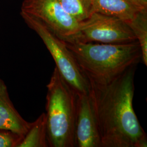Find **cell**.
Masks as SVG:
<instances>
[{
    "label": "cell",
    "mask_w": 147,
    "mask_h": 147,
    "mask_svg": "<svg viewBox=\"0 0 147 147\" xmlns=\"http://www.w3.org/2000/svg\"><path fill=\"white\" fill-rule=\"evenodd\" d=\"M137 66L106 84L89 82V95L101 147H147V134L133 108Z\"/></svg>",
    "instance_id": "6da1fadb"
},
{
    "label": "cell",
    "mask_w": 147,
    "mask_h": 147,
    "mask_svg": "<svg viewBox=\"0 0 147 147\" xmlns=\"http://www.w3.org/2000/svg\"><path fill=\"white\" fill-rule=\"evenodd\" d=\"M88 81L104 85L142 62L137 40L122 44L65 42Z\"/></svg>",
    "instance_id": "7a4b0ae2"
},
{
    "label": "cell",
    "mask_w": 147,
    "mask_h": 147,
    "mask_svg": "<svg viewBox=\"0 0 147 147\" xmlns=\"http://www.w3.org/2000/svg\"><path fill=\"white\" fill-rule=\"evenodd\" d=\"M47 88L45 114L49 147H75L77 94L56 67Z\"/></svg>",
    "instance_id": "3957f363"
},
{
    "label": "cell",
    "mask_w": 147,
    "mask_h": 147,
    "mask_svg": "<svg viewBox=\"0 0 147 147\" xmlns=\"http://www.w3.org/2000/svg\"><path fill=\"white\" fill-rule=\"evenodd\" d=\"M20 15L28 27L42 39L56 63V68L68 84L77 94H88L89 82L65 41L36 18L21 11Z\"/></svg>",
    "instance_id": "277c9868"
},
{
    "label": "cell",
    "mask_w": 147,
    "mask_h": 147,
    "mask_svg": "<svg viewBox=\"0 0 147 147\" xmlns=\"http://www.w3.org/2000/svg\"><path fill=\"white\" fill-rule=\"evenodd\" d=\"M76 40L83 42L122 44L137 39L126 21L94 12L88 19L79 22V34Z\"/></svg>",
    "instance_id": "5b68a950"
},
{
    "label": "cell",
    "mask_w": 147,
    "mask_h": 147,
    "mask_svg": "<svg viewBox=\"0 0 147 147\" xmlns=\"http://www.w3.org/2000/svg\"><path fill=\"white\" fill-rule=\"evenodd\" d=\"M21 11L40 20L65 42L78 39L79 22L64 10L58 0H23Z\"/></svg>",
    "instance_id": "8992f818"
},
{
    "label": "cell",
    "mask_w": 147,
    "mask_h": 147,
    "mask_svg": "<svg viewBox=\"0 0 147 147\" xmlns=\"http://www.w3.org/2000/svg\"><path fill=\"white\" fill-rule=\"evenodd\" d=\"M75 147H101L89 95L77 94L75 129Z\"/></svg>",
    "instance_id": "52a82bcc"
},
{
    "label": "cell",
    "mask_w": 147,
    "mask_h": 147,
    "mask_svg": "<svg viewBox=\"0 0 147 147\" xmlns=\"http://www.w3.org/2000/svg\"><path fill=\"white\" fill-rule=\"evenodd\" d=\"M31 125L16 110L5 82L0 79V129L14 132L24 137Z\"/></svg>",
    "instance_id": "ba28073f"
},
{
    "label": "cell",
    "mask_w": 147,
    "mask_h": 147,
    "mask_svg": "<svg viewBox=\"0 0 147 147\" xmlns=\"http://www.w3.org/2000/svg\"><path fill=\"white\" fill-rule=\"evenodd\" d=\"M92 5L94 12L125 21L132 19L141 11L130 0H92Z\"/></svg>",
    "instance_id": "9c48e42d"
},
{
    "label": "cell",
    "mask_w": 147,
    "mask_h": 147,
    "mask_svg": "<svg viewBox=\"0 0 147 147\" xmlns=\"http://www.w3.org/2000/svg\"><path fill=\"white\" fill-rule=\"evenodd\" d=\"M47 147V117L45 113H42L32 123L31 127L18 147Z\"/></svg>",
    "instance_id": "30bf717a"
},
{
    "label": "cell",
    "mask_w": 147,
    "mask_h": 147,
    "mask_svg": "<svg viewBox=\"0 0 147 147\" xmlns=\"http://www.w3.org/2000/svg\"><path fill=\"white\" fill-rule=\"evenodd\" d=\"M134 32L141 47L142 62L147 65V9L139 11L135 17L126 21Z\"/></svg>",
    "instance_id": "8fae6325"
},
{
    "label": "cell",
    "mask_w": 147,
    "mask_h": 147,
    "mask_svg": "<svg viewBox=\"0 0 147 147\" xmlns=\"http://www.w3.org/2000/svg\"><path fill=\"white\" fill-rule=\"evenodd\" d=\"M69 15L80 22L94 13L92 0H58Z\"/></svg>",
    "instance_id": "7c38bea8"
},
{
    "label": "cell",
    "mask_w": 147,
    "mask_h": 147,
    "mask_svg": "<svg viewBox=\"0 0 147 147\" xmlns=\"http://www.w3.org/2000/svg\"><path fill=\"white\" fill-rule=\"evenodd\" d=\"M23 138L14 132L0 129V147H18Z\"/></svg>",
    "instance_id": "4fadbf2b"
},
{
    "label": "cell",
    "mask_w": 147,
    "mask_h": 147,
    "mask_svg": "<svg viewBox=\"0 0 147 147\" xmlns=\"http://www.w3.org/2000/svg\"><path fill=\"white\" fill-rule=\"evenodd\" d=\"M140 9H147V0H130Z\"/></svg>",
    "instance_id": "5bb4252c"
}]
</instances>
